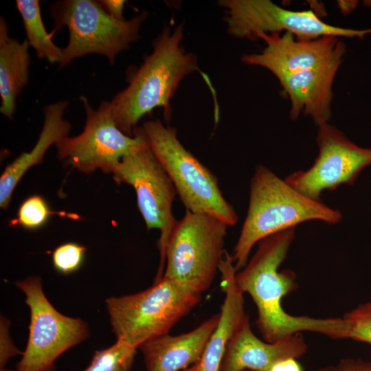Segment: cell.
<instances>
[{
	"mask_svg": "<svg viewBox=\"0 0 371 371\" xmlns=\"http://www.w3.org/2000/svg\"><path fill=\"white\" fill-rule=\"evenodd\" d=\"M137 348L121 340L110 347L96 350L84 371H130Z\"/></svg>",
	"mask_w": 371,
	"mask_h": 371,
	"instance_id": "cell-21",
	"label": "cell"
},
{
	"mask_svg": "<svg viewBox=\"0 0 371 371\" xmlns=\"http://www.w3.org/2000/svg\"><path fill=\"white\" fill-rule=\"evenodd\" d=\"M27 40L19 42L10 36L5 19H0V95L1 113L13 117L16 100L29 79L30 57Z\"/></svg>",
	"mask_w": 371,
	"mask_h": 371,
	"instance_id": "cell-19",
	"label": "cell"
},
{
	"mask_svg": "<svg viewBox=\"0 0 371 371\" xmlns=\"http://www.w3.org/2000/svg\"><path fill=\"white\" fill-rule=\"evenodd\" d=\"M104 10L112 17L118 19H124L123 11L126 1L124 0H102L98 1Z\"/></svg>",
	"mask_w": 371,
	"mask_h": 371,
	"instance_id": "cell-27",
	"label": "cell"
},
{
	"mask_svg": "<svg viewBox=\"0 0 371 371\" xmlns=\"http://www.w3.org/2000/svg\"><path fill=\"white\" fill-rule=\"evenodd\" d=\"M201 293L162 278L134 294L106 300L110 323L117 340L137 347L171 328L201 300Z\"/></svg>",
	"mask_w": 371,
	"mask_h": 371,
	"instance_id": "cell-5",
	"label": "cell"
},
{
	"mask_svg": "<svg viewBox=\"0 0 371 371\" xmlns=\"http://www.w3.org/2000/svg\"><path fill=\"white\" fill-rule=\"evenodd\" d=\"M315 371H371V362L359 359H341L335 365L321 368Z\"/></svg>",
	"mask_w": 371,
	"mask_h": 371,
	"instance_id": "cell-26",
	"label": "cell"
},
{
	"mask_svg": "<svg viewBox=\"0 0 371 371\" xmlns=\"http://www.w3.org/2000/svg\"><path fill=\"white\" fill-rule=\"evenodd\" d=\"M297 359L288 358L276 362L268 371H303Z\"/></svg>",
	"mask_w": 371,
	"mask_h": 371,
	"instance_id": "cell-28",
	"label": "cell"
},
{
	"mask_svg": "<svg viewBox=\"0 0 371 371\" xmlns=\"http://www.w3.org/2000/svg\"><path fill=\"white\" fill-rule=\"evenodd\" d=\"M111 174L117 184L134 188L146 228L160 230V266L156 278L159 280L164 273L168 240L177 221L172 210L176 189L148 146L124 156Z\"/></svg>",
	"mask_w": 371,
	"mask_h": 371,
	"instance_id": "cell-11",
	"label": "cell"
},
{
	"mask_svg": "<svg viewBox=\"0 0 371 371\" xmlns=\"http://www.w3.org/2000/svg\"><path fill=\"white\" fill-rule=\"evenodd\" d=\"M183 25L165 26L153 42V51L127 74L128 85L110 102L117 126L133 136L137 124L156 108L170 117V101L180 82L199 70L196 55L182 45Z\"/></svg>",
	"mask_w": 371,
	"mask_h": 371,
	"instance_id": "cell-2",
	"label": "cell"
},
{
	"mask_svg": "<svg viewBox=\"0 0 371 371\" xmlns=\"http://www.w3.org/2000/svg\"><path fill=\"white\" fill-rule=\"evenodd\" d=\"M85 112L83 131L74 137H65L56 144L58 157L85 174L96 170L105 173L113 170L126 155L148 145L137 127L133 136L117 126L111 102L104 101L93 109L85 96H80Z\"/></svg>",
	"mask_w": 371,
	"mask_h": 371,
	"instance_id": "cell-9",
	"label": "cell"
},
{
	"mask_svg": "<svg viewBox=\"0 0 371 371\" xmlns=\"http://www.w3.org/2000/svg\"><path fill=\"white\" fill-rule=\"evenodd\" d=\"M69 105L63 100L44 108V123L39 137L32 150L23 152L8 164L0 177V207H9L14 190L25 172L32 166L41 164L48 148L69 136L70 123L63 118Z\"/></svg>",
	"mask_w": 371,
	"mask_h": 371,
	"instance_id": "cell-18",
	"label": "cell"
},
{
	"mask_svg": "<svg viewBox=\"0 0 371 371\" xmlns=\"http://www.w3.org/2000/svg\"><path fill=\"white\" fill-rule=\"evenodd\" d=\"M9 322L5 317L1 318L0 369L4 368L8 361L23 352L14 345L9 335Z\"/></svg>",
	"mask_w": 371,
	"mask_h": 371,
	"instance_id": "cell-25",
	"label": "cell"
},
{
	"mask_svg": "<svg viewBox=\"0 0 371 371\" xmlns=\"http://www.w3.org/2000/svg\"><path fill=\"white\" fill-rule=\"evenodd\" d=\"M137 128L171 179L187 211L214 216L229 226L236 224L234 207L224 198L218 179L181 144L177 131L159 120Z\"/></svg>",
	"mask_w": 371,
	"mask_h": 371,
	"instance_id": "cell-4",
	"label": "cell"
},
{
	"mask_svg": "<svg viewBox=\"0 0 371 371\" xmlns=\"http://www.w3.org/2000/svg\"><path fill=\"white\" fill-rule=\"evenodd\" d=\"M218 319L219 313L189 332L176 335L168 333L142 344L138 349L143 355L146 371H184L198 364Z\"/></svg>",
	"mask_w": 371,
	"mask_h": 371,
	"instance_id": "cell-15",
	"label": "cell"
},
{
	"mask_svg": "<svg viewBox=\"0 0 371 371\" xmlns=\"http://www.w3.org/2000/svg\"><path fill=\"white\" fill-rule=\"evenodd\" d=\"M307 348L301 333L274 342L259 339L247 317L229 341L218 371H268L282 359L300 358Z\"/></svg>",
	"mask_w": 371,
	"mask_h": 371,
	"instance_id": "cell-14",
	"label": "cell"
},
{
	"mask_svg": "<svg viewBox=\"0 0 371 371\" xmlns=\"http://www.w3.org/2000/svg\"><path fill=\"white\" fill-rule=\"evenodd\" d=\"M184 371H197V364L190 367L189 368L185 370Z\"/></svg>",
	"mask_w": 371,
	"mask_h": 371,
	"instance_id": "cell-29",
	"label": "cell"
},
{
	"mask_svg": "<svg viewBox=\"0 0 371 371\" xmlns=\"http://www.w3.org/2000/svg\"><path fill=\"white\" fill-rule=\"evenodd\" d=\"M228 227L214 216L186 210L168 240L162 278L200 293L206 291L226 251L224 245Z\"/></svg>",
	"mask_w": 371,
	"mask_h": 371,
	"instance_id": "cell-7",
	"label": "cell"
},
{
	"mask_svg": "<svg viewBox=\"0 0 371 371\" xmlns=\"http://www.w3.org/2000/svg\"><path fill=\"white\" fill-rule=\"evenodd\" d=\"M266 45L259 53L245 54L241 60L264 67L277 79L284 76L342 63L346 45L339 37L328 36L313 40H299L284 32L260 33L257 39Z\"/></svg>",
	"mask_w": 371,
	"mask_h": 371,
	"instance_id": "cell-13",
	"label": "cell"
},
{
	"mask_svg": "<svg viewBox=\"0 0 371 371\" xmlns=\"http://www.w3.org/2000/svg\"><path fill=\"white\" fill-rule=\"evenodd\" d=\"M226 9L227 32L236 38L256 40L260 33L292 34L299 40H313L333 36L363 38L371 28L355 30L328 24L312 10L284 8L270 0H221Z\"/></svg>",
	"mask_w": 371,
	"mask_h": 371,
	"instance_id": "cell-10",
	"label": "cell"
},
{
	"mask_svg": "<svg viewBox=\"0 0 371 371\" xmlns=\"http://www.w3.org/2000/svg\"><path fill=\"white\" fill-rule=\"evenodd\" d=\"M50 14L54 21L53 32L63 26L69 30L68 43L62 48L60 67L89 54L103 55L113 65L118 54L138 41L147 16L142 12L131 19L118 20L110 16L98 1L93 0L59 1L52 4Z\"/></svg>",
	"mask_w": 371,
	"mask_h": 371,
	"instance_id": "cell-6",
	"label": "cell"
},
{
	"mask_svg": "<svg viewBox=\"0 0 371 371\" xmlns=\"http://www.w3.org/2000/svg\"><path fill=\"white\" fill-rule=\"evenodd\" d=\"M341 63L305 70L278 78L290 104V117L303 113L319 126L328 123L331 115L333 84Z\"/></svg>",
	"mask_w": 371,
	"mask_h": 371,
	"instance_id": "cell-16",
	"label": "cell"
},
{
	"mask_svg": "<svg viewBox=\"0 0 371 371\" xmlns=\"http://www.w3.org/2000/svg\"><path fill=\"white\" fill-rule=\"evenodd\" d=\"M16 5L19 12L27 41L40 58L49 63H60L62 48L56 46L52 41L53 33H48L41 16L40 3L38 0H17Z\"/></svg>",
	"mask_w": 371,
	"mask_h": 371,
	"instance_id": "cell-20",
	"label": "cell"
},
{
	"mask_svg": "<svg viewBox=\"0 0 371 371\" xmlns=\"http://www.w3.org/2000/svg\"><path fill=\"white\" fill-rule=\"evenodd\" d=\"M295 237V228L269 236L245 266L235 274V283L251 297L257 308L256 325L263 339L274 342L302 331L318 333L332 339H348L350 324L343 317L294 316L282 308V300L297 287L295 274L278 271Z\"/></svg>",
	"mask_w": 371,
	"mask_h": 371,
	"instance_id": "cell-1",
	"label": "cell"
},
{
	"mask_svg": "<svg viewBox=\"0 0 371 371\" xmlns=\"http://www.w3.org/2000/svg\"><path fill=\"white\" fill-rule=\"evenodd\" d=\"M316 141L318 155L313 165L284 179L307 197L319 200L324 190H333L342 183L352 185L371 164V148L356 145L329 123L318 126Z\"/></svg>",
	"mask_w": 371,
	"mask_h": 371,
	"instance_id": "cell-12",
	"label": "cell"
},
{
	"mask_svg": "<svg viewBox=\"0 0 371 371\" xmlns=\"http://www.w3.org/2000/svg\"><path fill=\"white\" fill-rule=\"evenodd\" d=\"M53 214L58 212L50 210L43 196L32 195L21 203L16 217L10 222V225L27 229H36L44 225Z\"/></svg>",
	"mask_w": 371,
	"mask_h": 371,
	"instance_id": "cell-22",
	"label": "cell"
},
{
	"mask_svg": "<svg viewBox=\"0 0 371 371\" xmlns=\"http://www.w3.org/2000/svg\"><path fill=\"white\" fill-rule=\"evenodd\" d=\"M342 317L350 324L349 339L371 344V302L359 304Z\"/></svg>",
	"mask_w": 371,
	"mask_h": 371,
	"instance_id": "cell-23",
	"label": "cell"
},
{
	"mask_svg": "<svg viewBox=\"0 0 371 371\" xmlns=\"http://www.w3.org/2000/svg\"><path fill=\"white\" fill-rule=\"evenodd\" d=\"M0 371H13L12 370H8V369H5V368H2V369H0Z\"/></svg>",
	"mask_w": 371,
	"mask_h": 371,
	"instance_id": "cell-30",
	"label": "cell"
},
{
	"mask_svg": "<svg viewBox=\"0 0 371 371\" xmlns=\"http://www.w3.org/2000/svg\"><path fill=\"white\" fill-rule=\"evenodd\" d=\"M86 251V247L76 243L62 244L52 254L54 267L62 273H71L81 266Z\"/></svg>",
	"mask_w": 371,
	"mask_h": 371,
	"instance_id": "cell-24",
	"label": "cell"
},
{
	"mask_svg": "<svg viewBox=\"0 0 371 371\" xmlns=\"http://www.w3.org/2000/svg\"><path fill=\"white\" fill-rule=\"evenodd\" d=\"M243 371H251V370H243Z\"/></svg>",
	"mask_w": 371,
	"mask_h": 371,
	"instance_id": "cell-31",
	"label": "cell"
},
{
	"mask_svg": "<svg viewBox=\"0 0 371 371\" xmlns=\"http://www.w3.org/2000/svg\"><path fill=\"white\" fill-rule=\"evenodd\" d=\"M221 288L225 293L217 326L211 335L203 356L197 364V371H218L227 344L236 329L247 317L244 297L235 283L237 272L232 255L226 251L220 264Z\"/></svg>",
	"mask_w": 371,
	"mask_h": 371,
	"instance_id": "cell-17",
	"label": "cell"
},
{
	"mask_svg": "<svg viewBox=\"0 0 371 371\" xmlns=\"http://www.w3.org/2000/svg\"><path fill=\"white\" fill-rule=\"evenodd\" d=\"M341 218L339 211L306 196L260 165L251 180L247 213L231 254L235 269H242L254 246L269 236L307 221L335 224Z\"/></svg>",
	"mask_w": 371,
	"mask_h": 371,
	"instance_id": "cell-3",
	"label": "cell"
},
{
	"mask_svg": "<svg viewBox=\"0 0 371 371\" xmlns=\"http://www.w3.org/2000/svg\"><path fill=\"white\" fill-rule=\"evenodd\" d=\"M24 293L30 313L29 337L16 371H52L55 361L89 335L82 319L58 311L44 293L38 276L15 282Z\"/></svg>",
	"mask_w": 371,
	"mask_h": 371,
	"instance_id": "cell-8",
	"label": "cell"
}]
</instances>
